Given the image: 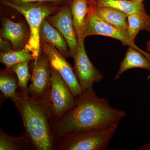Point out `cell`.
Masks as SVG:
<instances>
[{"label":"cell","mask_w":150,"mask_h":150,"mask_svg":"<svg viewBox=\"0 0 150 150\" xmlns=\"http://www.w3.org/2000/svg\"><path fill=\"white\" fill-rule=\"evenodd\" d=\"M126 116L125 111L111 107L108 99L98 96L90 88L77 98L73 108L55 121L56 141L68 133L107 129L119 124Z\"/></svg>","instance_id":"6da1fadb"},{"label":"cell","mask_w":150,"mask_h":150,"mask_svg":"<svg viewBox=\"0 0 150 150\" xmlns=\"http://www.w3.org/2000/svg\"><path fill=\"white\" fill-rule=\"evenodd\" d=\"M32 74L28 91L30 96L43 98L51 96V65L47 56L40 51L33 59Z\"/></svg>","instance_id":"9c48e42d"},{"label":"cell","mask_w":150,"mask_h":150,"mask_svg":"<svg viewBox=\"0 0 150 150\" xmlns=\"http://www.w3.org/2000/svg\"><path fill=\"white\" fill-rule=\"evenodd\" d=\"M34 59L31 52L25 48L8 52H1L0 62L6 66V69H10L14 65Z\"/></svg>","instance_id":"d6986e66"},{"label":"cell","mask_w":150,"mask_h":150,"mask_svg":"<svg viewBox=\"0 0 150 150\" xmlns=\"http://www.w3.org/2000/svg\"><path fill=\"white\" fill-rule=\"evenodd\" d=\"M12 101L18 110L24 126L23 134L33 150H56L55 120L51 96L43 98L30 96L17 90Z\"/></svg>","instance_id":"7a4b0ae2"},{"label":"cell","mask_w":150,"mask_h":150,"mask_svg":"<svg viewBox=\"0 0 150 150\" xmlns=\"http://www.w3.org/2000/svg\"><path fill=\"white\" fill-rule=\"evenodd\" d=\"M40 40L52 45L66 59L71 57L68 44L64 36L58 30L51 25L46 18L40 26Z\"/></svg>","instance_id":"7c38bea8"},{"label":"cell","mask_w":150,"mask_h":150,"mask_svg":"<svg viewBox=\"0 0 150 150\" xmlns=\"http://www.w3.org/2000/svg\"><path fill=\"white\" fill-rule=\"evenodd\" d=\"M19 89L18 81L15 73L11 69L1 70L0 90L4 98L16 99V91Z\"/></svg>","instance_id":"e0dca14e"},{"label":"cell","mask_w":150,"mask_h":150,"mask_svg":"<svg viewBox=\"0 0 150 150\" xmlns=\"http://www.w3.org/2000/svg\"><path fill=\"white\" fill-rule=\"evenodd\" d=\"M128 33L130 40L135 43V38L140 31H150V16L128 15Z\"/></svg>","instance_id":"ffe728a7"},{"label":"cell","mask_w":150,"mask_h":150,"mask_svg":"<svg viewBox=\"0 0 150 150\" xmlns=\"http://www.w3.org/2000/svg\"><path fill=\"white\" fill-rule=\"evenodd\" d=\"M93 1H96V0H93Z\"/></svg>","instance_id":"4316f807"},{"label":"cell","mask_w":150,"mask_h":150,"mask_svg":"<svg viewBox=\"0 0 150 150\" xmlns=\"http://www.w3.org/2000/svg\"><path fill=\"white\" fill-rule=\"evenodd\" d=\"M119 124L101 130L72 132L61 137L56 150H104L118 129Z\"/></svg>","instance_id":"277c9868"},{"label":"cell","mask_w":150,"mask_h":150,"mask_svg":"<svg viewBox=\"0 0 150 150\" xmlns=\"http://www.w3.org/2000/svg\"><path fill=\"white\" fill-rule=\"evenodd\" d=\"M1 34L3 38L10 42L13 50L24 48L30 36L25 25L21 22H14L9 18L3 20Z\"/></svg>","instance_id":"8fae6325"},{"label":"cell","mask_w":150,"mask_h":150,"mask_svg":"<svg viewBox=\"0 0 150 150\" xmlns=\"http://www.w3.org/2000/svg\"><path fill=\"white\" fill-rule=\"evenodd\" d=\"M29 62L30 61H27L19 63L10 68L17 77L19 90L24 92H28V83L31 77V75L29 72Z\"/></svg>","instance_id":"44dd1931"},{"label":"cell","mask_w":150,"mask_h":150,"mask_svg":"<svg viewBox=\"0 0 150 150\" xmlns=\"http://www.w3.org/2000/svg\"><path fill=\"white\" fill-rule=\"evenodd\" d=\"M139 150H150V142L142 145L139 149Z\"/></svg>","instance_id":"603a6c76"},{"label":"cell","mask_w":150,"mask_h":150,"mask_svg":"<svg viewBox=\"0 0 150 150\" xmlns=\"http://www.w3.org/2000/svg\"><path fill=\"white\" fill-rule=\"evenodd\" d=\"M51 97L55 121L74 107L77 98L59 72L51 66Z\"/></svg>","instance_id":"52a82bcc"},{"label":"cell","mask_w":150,"mask_h":150,"mask_svg":"<svg viewBox=\"0 0 150 150\" xmlns=\"http://www.w3.org/2000/svg\"><path fill=\"white\" fill-rule=\"evenodd\" d=\"M9 3L19 5L26 3L41 2H50L57 4L60 6L71 5L73 0H6Z\"/></svg>","instance_id":"7402d4cb"},{"label":"cell","mask_w":150,"mask_h":150,"mask_svg":"<svg viewBox=\"0 0 150 150\" xmlns=\"http://www.w3.org/2000/svg\"><path fill=\"white\" fill-rule=\"evenodd\" d=\"M94 11L98 17L106 23L128 32V15L121 11L108 6H100L95 4L93 0H88Z\"/></svg>","instance_id":"4fadbf2b"},{"label":"cell","mask_w":150,"mask_h":150,"mask_svg":"<svg viewBox=\"0 0 150 150\" xmlns=\"http://www.w3.org/2000/svg\"><path fill=\"white\" fill-rule=\"evenodd\" d=\"M70 7L73 24L77 37H83V33L88 11V1L73 0Z\"/></svg>","instance_id":"2e32d148"},{"label":"cell","mask_w":150,"mask_h":150,"mask_svg":"<svg viewBox=\"0 0 150 150\" xmlns=\"http://www.w3.org/2000/svg\"><path fill=\"white\" fill-rule=\"evenodd\" d=\"M1 4L13 9L24 17L29 27L30 36L25 48L29 50L34 59L40 52V28L44 19L56 13L62 6L50 2L26 3L15 5L6 0H0Z\"/></svg>","instance_id":"3957f363"},{"label":"cell","mask_w":150,"mask_h":150,"mask_svg":"<svg viewBox=\"0 0 150 150\" xmlns=\"http://www.w3.org/2000/svg\"><path fill=\"white\" fill-rule=\"evenodd\" d=\"M88 11L84 28L83 36L86 38L91 35H101L120 40L123 45L128 46L142 52L150 60V54L140 49L129 38L128 32L106 23L98 17L93 8L88 4Z\"/></svg>","instance_id":"5b68a950"},{"label":"cell","mask_w":150,"mask_h":150,"mask_svg":"<svg viewBox=\"0 0 150 150\" xmlns=\"http://www.w3.org/2000/svg\"><path fill=\"white\" fill-rule=\"evenodd\" d=\"M85 38H78L77 50L74 58V70L82 93L103 79V75L94 66L87 56L85 48Z\"/></svg>","instance_id":"8992f818"},{"label":"cell","mask_w":150,"mask_h":150,"mask_svg":"<svg viewBox=\"0 0 150 150\" xmlns=\"http://www.w3.org/2000/svg\"><path fill=\"white\" fill-rule=\"evenodd\" d=\"M147 52H150V38L147 43L146 45Z\"/></svg>","instance_id":"cb8c5ba5"},{"label":"cell","mask_w":150,"mask_h":150,"mask_svg":"<svg viewBox=\"0 0 150 150\" xmlns=\"http://www.w3.org/2000/svg\"><path fill=\"white\" fill-rule=\"evenodd\" d=\"M134 68L144 69L150 71V60L142 52L129 47L124 58L120 64L114 80L118 79L121 75L127 70Z\"/></svg>","instance_id":"5bb4252c"},{"label":"cell","mask_w":150,"mask_h":150,"mask_svg":"<svg viewBox=\"0 0 150 150\" xmlns=\"http://www.w3.org/2000/svg\"><path fill=\"white\" fill-rule=\"evenodd\" d=\"M40 51L47 56L50 64L59 72L76 98L82 93L74 68L55 47L40 40Z\"/></svg>","instance_id":"ba28073f"},{"label":"cell","mask_w":150,"mask_h":150,"mask_svg":"<svg viewBox=\"0 0 150 150\" xmlns=\"http://www.w3.org/2000/svg\"><path fill=\"white\" fill-rule=\"evenodd\" d=\"M0 150H33L32 147L23 134L20 137L8 135L0 129Z\"/></svg>","instance_id":"ac0fdd59"},{"label":"cell","mask_w":150,"mask_h":150,"mask_svg":"<svg viewBox=\"0 0 150 150\" xmlns=\"http://www.w3.org/2000/svg\"><path fill=\"white\" fill-rule=\"evenodd\" d=\"M46 19L64 36L69 47L70 56L74 59L77 50L78 41L70 5L63 6L56 13L47 17Z\"/></svg>","instance_id":"30bf717a"},{"label":"cell","mask_w":150,"mask_h":150,"mask_svg":"<svg viewBox=\"0 0 150 150\" xmlns=\"http://www.w3.org/2000/svg\"><path fill=\"white\" fill-rule=\"evenodd\" d=\"M93 1L96 5L114 8L127 15H138L144 16H149L146 12L143 2L134 1L132 0Z\"/></svg>","instance_id":"9a60e30c"},{"label":"cell","mask_w":150,"mask_h":150,"mask_svg":"<svg viewBox=\"0 0 150 150\" xmlns=\"http://www.w3.org/2000/svg\"><path fill=\"white\" fill-rule=\"evenodd\" d=\"M86 1H88V0H86Z\"/></svg>","instance_id":"484cf974"},{"label":"cell","mask_w":150,"mask_h":150,"mask_svg":"<svg viewBox=\"0 0 150 150\" xmlns=\"http://www.w3.org/2000/svg\"><path fill=\"white\" fill-rule=\"evenodd\" d=\"M132 1H134L143 2L144 0H132Z\"/></svg>","instance_id":"d4e9b609"}]
</instances>
